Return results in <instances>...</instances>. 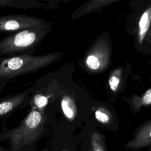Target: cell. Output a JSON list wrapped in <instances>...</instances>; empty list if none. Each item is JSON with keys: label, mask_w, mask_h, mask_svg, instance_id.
<instances>
[{"label": "cell", "mask_w": 151, "mask_h": 151, "mask_svg": "<svg viewBox=\"0 0 151 151\" xmlns=\"http://www.w3.org/2000/svg\"><path fill=\"white\" fill-rule=\"evenodd\" d=\"M37 1H40V2H44V3H46V4H49L51 7L52 8L53 7H55V4L62 0H37Z\"/></svg>", "instance_id": "obj_16"}, {"label": "cell", "mask_w": 151, "mask_h": 151, "mask_svg": "<svg viewBox=\"0 0 151 151\" xmlns=\"http://www.w3.org/2000/svg\"><path fill=\"white\" fill-rule=\"evenodd\" d=\"M44 123V118L42 113L39 110H32L19 125L7 133L5 137L9 140L12 150L18 151L38 138Z\"/></svg>", "instance_id": "obj_3"}, {"label": "cell", "mask_w": 151, "mask_h": 151, "mask_svg": "<svg viewBox=\"0 0 151 151\" xmlns=\"http://www.w3.org/2000/svg\"><path fill=\"white\" fill-rule=\"evenodd\" d=\"M111 47L106 38L96 41L88 51L84 61L87 70L91 73H99L110 65Z\"/></svg>", "instance_id": "obj_4"}, {"label": "cell", "mask_w": 151, "mask_h": 151, "mask_svg": "<svg viewBox=\"0 0 151 151\" xmlns=\"http://www.w3.org/2000/svg\"><path fill=\"white\" fill-rule=\"evenodd\" d=\"M151 24V5L143 12L141 14L137 25V41L139 45H141L145 40V37L149 31Z\"/></svg>", "instance_id": "obj_9"}, {"label": "cell", "mask_w": 151, "mask_h": 151, "mask_svg": "<svg viewBox=\"0 0 151 151\" xmlns=\"http://www.w3.org/2000/svg\"><path fill=\"white\" fill-rule=\"evenodd\" d=\"M0 8L22 9L52 8L49 4L37 0H0Z\"/></svg>", "instance_id": "obj_8"}, {"label": "cell", "mask_w": 151, "mask_h": 151, "mask_svg": "<svg viewBox=\"0 0 151 151\" xmlns=\"http://www.w3.org/2000/svg\"><path fill=\"white\" fill-rule=\"evenodd\" d=\"M150 150H151V149H150Z\"/></svg>", "instance_id": "obj_18"}, {"label": "cell", "mask_w": 151, "mask_h": 151, "mask_svg": "<svg viewBox=\"0 0 151 151\" xmlns=\"http://www.w3.org/2000/svg\"><path fill=\"white\" fill-rule=\"evenodd\" d=\"M61 106L64 116L70 120L74 118L76 113V106L73 99L69 95L65 94L61 100Z\"/></svg>", "instance_id": "obj_11"}, {"label": "cell", "mask_w": 151, "mask_h": 151, "mask_svg": "<svg viewBox=\"0 0 151 151\" xmlns=\"http://www.w3.org/2000/svg\"><path fill=\"white\" fill-rule=\"evenodd\" d=\"M123 76V68L120 67L116 68L110 72L109 78V86L110 90L113 92L117 91L119 88Z\"/></svg>", "instance_id": "obj_12"}, {"label": "cell", "mask_w": 151, "mask_h": 151, "mask_svg": "<svg viewBox=\"0 0 151 151\" xmlns=\"http://www.w3.org/2000/svg\"><path fill=\"white\" fill-rule=\"evenodd\" d=\"M145 40H147V41H149V42H151V24H150L149 31L145 37Z\"/></svg>", "instance_id": "obj_17"}, {"label": "cell", "mask_w": 151, "mask_h": 151, "mask_svg": "<svg viewBox=\"0 0 151 151\" xmlns=\"http://www.w3.org/2000/svg\"><path fill=\"white\" fill-rule=\"evenodd\" d=\"M151 145V120L143 124L136 132L133 139L129 141L125 147L138 149Z\"/></svg>", "instance_id": "obj_7"}, {"label": "cell", "mask_w": 151, "mask_h": 151, "mask_svg": "<svg viewBox=\"0 0 151 151\" xmlns=\"http://www.w3.org/2000/svg\"><path fill=\"white\" fill-rule=\"evenodd\" d=\"M91 145L93 151H104L100 137L97 133H93L91 136Z\"/></svg>", "instance_id": "obj_14"}, {"label": "cell", "mask_w": 151, "mask_h": 151, "mask_svg": "<svg viewBox=\"0 0 151 151\" xmlns=\"http://www.w3.org/2000/svg\"><path fill=\"white\" fill-rule=\"evenodd\" d=\"M142 105H149L151 104V88L147 90L140 98Z\"/></svg>", "instance_id": "obj_15"}, {"label": "cell", "mask_w": 151, "mask_h": 151, "mask_svg": "<svg viewBox=\"0 0 151 151\" xmlns=\"http://www.w3.org/2000/svg\"><path fill=\"white\" fill-rule=\"evenodd\" d=\"M52 30V25L20 31L0 40V57L34 54Z\"/></svg>", "instance_id": "obj_2"}, {"label": "cell", "mask_w": 151, "mask_h": 151, "mask_svg": "<svg viewBox=\"0 0 151 151\" xmlns=\"http://www.w3.org/2000/svg\"><path fill=\"white\" fill-rule=\"evenodd\" d=\"M95 116L96 119L102 123H107L110 120L109 114L103 109H97L95 112Z\"/></svg>", "instance_id": "obj_13"}, {"label": "cell", "mask_w": 151, "mask_h": 151, "mask_svg": "<svg viewBox=\"0 0 151 151\" xmlns=\"http://www.w3.org/2000/svg\"><path fill=\"white\" fill-rule=\"evenodd\" d=\"M117 1L119 0H90L75 12L73 14L72 18H76L83 17Z\"/></svg>", "instance_id": "obj_10"}, {"label": "cell", "mask_w": 151, "mask_h": 151, "mask_svg": "<svg viewBox=\"0 0 151 151\" xmlns=\"http://www.w3.org/2000/svg\"><path fill=\"white\" fill-rule=\"evenodd\" d=\"M52 25L51 22L35 16L23 14H11L0 16V32L9 33L20 31L44 28Z\"/></svg>", "instance_id": "obj_5"}, {"label": "cell", "mask_w": 151, "mask_h": 151, "mask_svg": "<svg viewBox=\"0 0 151 151\" xmlns=\"http://www.w3.org/2000/svg\"><path fill=\"white\" fill-rule=\"evenodd\" d=\"M33 86L27 90L0 100V117L6 114L21 105L32 93Z\"/></svg>", "instance_id": "obj_6"}, {"label": "cell", "mask_w": 151, "mask_h": 151, "mask_svg": "<svg viewBox=\"0 0 151 151\" xmlns=\"http://www.w3.org/2000/svg\"><path fill=\"white\" fill-rule=\"evenodd\" d=\"M61 52L42 55H18L0 57V90L17 77L34 73L58 61Z\"/></svg>", "instance_id": "obj_1"}]
</instances>
